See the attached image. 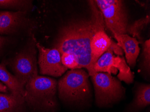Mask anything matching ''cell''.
I'll use <instances>...</instances> for the list:
<instances>
[{"label":"cell","mask_w":150,"mask_h":112,"mask_svg":"<svg viewBox=\"0 0 150 112\" xmlns=\"http://www.w3.org/2000/svg\"><path fill=\"white\" fill-rule=\"evenodd\" d=\"M90 17L74 19L61 27L54 43V48L61 55L64 53L73 55L80 68L87 70L90 77L93 73V64L91 43L98 30L105 28L102 13L95 1H89Z\"/></svg>","instance_id":"cell-1"},{"label":"cell","mask_w":150,"mask_h":112,"mask_svg":"<svg viewBox=\"0 0 150 112\" xmlns=\"http://www.w3.org/2000/svg\"><path fill=\"white\" fill-rule=\"evenodd\" d=\"M57 86L58 82L55 79L37 76L25 86V101L33 106L54 108L57 105Z\"/></svg>","instance_id":"cell-2"},{"label":"cell","mask_w":150,"mask_h":112,"mask_svg":"<svg viewBox=\"0 0 150 112\" xmlns=\"http://www.w3.org/2000/svg\"><path fill=\"white\" fill-rule=\"evenodd\" d=\"M89 75L82 69H72L58 82L57 89L60 98L69 102L83 101L91 95Z\"/></svg>","instance_id":"cell-3"},{"label":"cell","mask_w":150,"mask_h":112,"mask_svg":"<svg viewBox=\"0 0 150 112\" xmlns=\"http://www.w3.org/2000/svg\"><path fill=\"white\" fill-rule=\"evenodd\" d=\"M90 77L94 87L98 106H108L120 101L124 96L125 90L120 81L112 75L95 72Z\"/></svg>","instance_id":"cell-4"},{"label":"cell","mask_w":150,"mask_h":112,"mask_svg":"<svg viewBox=\"0 0 150 112\" xmlns=\"http://www.w3.org/2000/svg\"><path fill=\"white\" fill-rule=\"evenodd\" d=\"M102 13L105 26L113 35L127 34L129 25L128 13L121 0H96Z\"/></svg>","instance_id":"cell-5"},{"label":"cell","mask_w":150,"mask_h":112,"mask_svg":"<svg viewBox=\"0 0 150 112\" xmlns=\"http://www.w3.org/2000/svg\"><path fill=\"white\" fill-rule=\"evenodd\" d=\"M118 71L117 78L119 80L123 81L127 84L133 82L134 74L124 58L114 55L113 52L109 48L93 66V73L104 72L110 75H116Z\"/></svg>","instance_id":"cell-6"},{"label":"cell","mask_w":150,"mask_h":112,"mask_svg":"<svg viewBox=\"0 0 150 112\" xmlns=\"http://www.w3.org/2000/svg\"><path fill=\"white\" fill-rule=\"evenodd\" d=\"M13 68L16 77L24 87L30 80L38 76L35 47L30 46L18 54L13 61Z\"/></svg>","instance_id":"cell-7"},{"label":"cell","mask_w":150,"mask_h":112,"mask_svg":"<svg viewBox=\"0 0 150 112\" xmlns=\"http://www.w3.org/2000/svg\"><path fill=\"white\" fill-rule=\"evenodd\" d=\"M39 51L38 64L40 72L42 75L54 77L63 75L68 70L62 64L61 54L57 49H47L36 44Z\"/></svg>","instance_id":"cell-8"},{"label":"cell","mask_w":150,"mask_h":112,"mask_svg":"<svg viewBox=\"0 0 150 112\" xmlns=\"http://www.w3.org/2000/svg\"><path fill=\"white\" fill-rule=\"evenodd\" d=\"M113 36L125 54L127 63L131 68H134L140 52L139 42L136 38L128 34H114Z\"/></svg>","instance_id":"cell-9"},{"label":"cell","mask_w":150,"mask_h":112,"mask_svg":"<svg viewBox=\"0 0 150 112\" xmlns=\"http://www.w3.org/2000/svg\"><path fill=\"white\" fill-rule=\"evenodd\" d=\"M25 12H0V34H7L13 32L22 23Z\"/></svg>","instance_id":"cell-10"},{"label":"cell","mask_w":150,"mask_h":112,"mask_svg":"<svg viewBox=\"0 0 150 112\" xmlns=\"http://www.w3.org/2000/svg\"><path fill=\"white\" fill-rule=\"evenodd\" d=\"M112 39L106 33L105 28L95 33L91 43V51L93 64L108 50L111 44Z\"/></svg>","instance_id":"cell-11"},{"label":"cell","mask_w":150,"mask_h":112,"mask_svg":"<svg viewBox=\"0 0 150 112\" xmlns=\"http://www.w3.org/2000/svg\"><path fill=\"white\" fill-rule=\"evenodd\" d=\"M0 80L10 89L11 93L24 98L25 87L22 85L15 76L10 73L5 66L2 64H0Z\"/></svg>","instance_id":"cell-12"},{"label":"cell","mask_w":150,"mask_h":112,"mask_svg":"<svg viewBox=\"0 0 150 112\" xmlns=\"http://www.w3.org/2000/svg\"><path fill=\"white\" fill-rule=\"evenodd\" d=\"M150 104V84H138L136 88L134 99L129 109L133 111H137L149 106Z\"/></svg>","instance_id":"cell-13"},{"label":"cell","mask_w":150,"mask_h":112,"mask_svg":"<svg viewBox=\"0 0 150 112\" xmlns=\"http://www.w3.org/2000/svg\"><path fill=\"white\" fill-rule=\"evenodd\" d=\"M25 102L24 97L0 93V112H13Z\"/></svg>","instance_id":"cell-14"},{"label":"cell","mask_w":150,"mask_h":112,"mask_svg":"<svg viewBox=\"0 0 150 112\" xmlns=\"http://www.w3.org/2000/svg\"><path fill=\"white\" fill-rule=\"evenodd\" d=\"M150 16L147 15L144 18L136 20L131 24H129L127 28V34L130 35L133 37L136 38L142 44L144 39L141 37L142 30L149 24Z\"/></svg>","instance_id":"cell-15"},{"label":"cell","mask_w":150,"mask_h":112,"mask_svg":"<svg viewBox=\"0 0 150 112\" xmlns=\"http://www.w3.org/2000/svg\"><path fill=\"white\" fill-rule=\"evenodd\" d=\"M142 52L141 55V70L146 77L150 76V39L146 40L142 44Z\"/></svg>","instance_id":"cell-16"},{"label":"cell","mask_w":150,"mask_h":112,"mask_svg":"<svg viewBox=\"0 0 150 112\" xmlns=\"http://www.w3.org/2000/svg\"><path fill=\"white\" fill-rule=\"evenodd\" d=\"M62 64L67 69H81L76 58L73 55L69 53H64L61 55Z\"/></svg>","instance_id":"cell-17"},{"label":"cell","mask_w":150,"mask_h":112,"mask_svg":"<svg viewBox=\"0 0 150 112\" xmlns=\"http://www.w3.org/2000/svg\"><path fill=\"white\" fill-rule=\"evenodd\" d=\"M29 1H12V0H0V6L11 7L22 6L28 3Z\"/></svg>","instance_id":"cell-18"},{"label":"cell","mask_w":150,"mask_h":112,"mask_svg":"<svg viewBox=\"0 0 150 112\" xmlns=\"http://www.w3.org/2000/svg\"><path fill=\"white\" fill-rule=\"evenodd\" d=\"M109 49H111L117 56L122 57L123 55L124 52L122 49L120 47L117 43L115 42L112 39L111 40V44L110 47H109Z\"/></svg>","instance_id":"cell-19"},{"label":"cell","mask_w":150,"mask_h":112,"mask_svg":"<svg viewBox=\"0 0 150 112\" xmlns=\"http://www.w3.org/2000/svg\"><path fill=\"white\" fill-rule=\"evenodd\" d=\"M7 92V88L6 86L0 82V92L6 93Z\"/></svg>","instance_id":"cell-20"},{"label":"cell","mask_w":150,"mask_h":112,"mask_svg":"<svg viewBox=\"0 0 150 112\" xmlns=\"http://www.w3.org/2000/svg\"><path fill=\"white\" fill-rule=\"evenodd\" d=\"M5 41V39L2 37H0V48L1 47Z\"/></svg>","instance_id":"cell-21"}]
</instances>
